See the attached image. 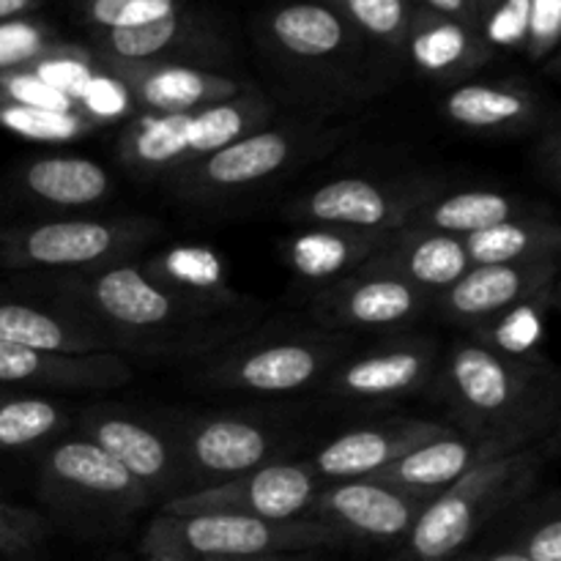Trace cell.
I'll return each instance as SVG.
<instances>
[{"label":"cell","instance_id":"cell-31","mask_svg":"<svg viewBox=\"0 0 561 561\" xmlns=\"http://www.w3.org/2000/svg\"><path fill=\"white\" fill-rule=\"evenodd\" d=\"M529 211L520 197L499 190H463V192H442L425 206L416 208L405 228L436 230V233L466 239L480 230L493 228L504 219L526 217Z\"/></svg>","mask_w":561,"mask_h":561},{"label":"cell","instance_id":"cell-5","mask_svg":"<svg viewBox=\"0 0 561 561\" xmlns=\"http://www.w3.org/2000/svg\"><path fill=\"white\" fill-rule=\"evenodd\" d=\"M162 225L151 217L42 219L0 228V268L88 272L126 263L146 250Z\"/></svg>","mask_w":561,"mask_h":561},{"label":"cell","instance_id":"cell-29","mask_svg":"<svg viewBox=\"0 0 561 561\" xmlns=\"http://www.w3.org/2000/svg\"><path fill=\"white\" fill-rule=\"evenodd\" d=\"M142 272L168 288L170 294L190 299L195 305L211 307L217 312H233L244 307V299L236 288H230L225 274L222 257L208 247L181 244L162 250L159 255L142 263Z\"/></svg>","mask_w":561,"mask_h":561},{"label":"cell","instance_id":"cell-51","mask_svg":"<svg viewBox=\"0 0 561 561\" xmlns=\"http://www.w3.org/2000/svg\"><path fill=\"white\" fill-rule=\"evenodd\" d=\"M389 561H409V559H403V557H398V559H389Z\"/></svg>","mask_w":561,"mask_h":561},{"label":"cell","instance_id":"cell-43","mask_svg":"<svg viewBox=\"0 0 561 561\" xmlns=\"http://www.w3.org/2000/svg\"><path fill=\"white\" fill-rule=\"evenodd\" d=\"M561 38V0H529L524 53L535 64L557 53Z\"/></svg>","mask_w":561,"mask_h":561},{"label":"cell","instance_id":"cell-39","mask_svg":"<svg viewBox=\"0 0 561 561\" xmlns=\"http://www.w3.org/2000/svg\"><path fill=\"white\" fill-rule=\"evenodd\" d=\"M529 0H477V31L488 47L524 49Z\"/></svg>","mask_w":561,"mask_h":561},{"label":"cell","instance_id":"cell-46","mask_svg":"<svg viewBox=\"0 0 561 561\" xmlns=\"http://www.w3.org/2000/svg\"><path fill=\"white\" fill-rule=\"evenodd\" d=\"M416 5L477 27V0H414Z\"/></svg>","mask_w":561,"mask_h":561},{"label":"cell","instance_id":"cell-33","mask_svg":"<svg viewBox=\"0 0 561 561\" xmlns=\"http://www.w3.org/2000/svg\"><path fill=\"white\" fill-rule=\"evenodd\" d=\"M559 288L546 290V294L526 299L520 305L510 307V310L499 312L491 321L474 327L477 343L485 348L496 351V354L513 356V359H542V345H546V327L548 316L557 307Z\"/></svg>","mask_w":561,"mask_h":561},{"label":"cell","instance_id":"cell-45","mask_svg":"<svg viewBox=\"0 0 561 561\" xmlns=\"http://www.w3.org/2000/svg\"><path fill=\"white\" fill-rule=\"evenodd\" d=\"M520 553L529 561H561V518L557 510L537 518L518 542Z\"/></svg>","mask_w":561,"mask_h":561},{"label":"cell","instance_id":"cell-9","mask_svg":"<svg viewBox=\"0 0 561 561\" xmlns=\"http://www.w3.org/2000/svg\"><path fill=\"white\" fill-rule=\"evenodd\" d=\"M442 192L444 184L431 175H398V179L348 175L294 197L285 206V214L305 225L389 233L405 228L411 214Z\"/></svg>","mask_w":561,"mask_h":561},{"label":"cell","instance_id":"cell-11","mask_svg":"<svg viewBox=\"0 0 561 561\" xmlns=\"http://www.w3.org/2000/svg\"><path fill=\"white\" fill-rule=\"evenodd\" d=\"M164 431L179 455L186 493L272 463L279 444L268 427L241 416H175Z\"/></svg>","mask_w":561,"mask_h":561},{"label":"cell","instance_id":"cell-15","mask_svg":"<svg viewBox=\"0 0 561 561\" xmlns=\"http://www.w3.org/2000/svg\"><path fill=\"white\" fill-rule=\"evenodd\" d=\"M431 305V296L411 285L376 272H356L318 288L310 312L323 332H370L398 329L420 318Z\"/></svg>","mask_w":561,"mask_h":561},{"label":"cell","instance_id":"cell-26","mask_svg":"<svg viewBox=\"0 0 561 561\" xmlns=\"http://www.w3.org/2000/svg\"><path fill=\"white\" fill-rule=\"evenodd\" d=\"M389 233L310 225L307 230L294 233L285 241V266L294 272L296 279H305V283L323 288V285L337 283L348 274L359 272L376 255L378 247L387 241Z\"/></svg>","mask_w":561,"mask_h":561},{"label":"cell","instance_id":"cell-48","mask_svg":"<svg viewBox=\"0 0 561 561\" xmlns=\"http://www.w3.org/2000/svg\"><path fill=\"white\" fill-rule=\"evenodd\" d=\"M201 561H321V551L299 553H263V557H208Z\"/></svg>","mask_w":561,"mask_h":561},{"label":"cell","instance_id":"cell-41","mask_svg":"<svg viewBox=\"0 0 561 561\" xmlns=\"http://www.w3.org/2000/svg\"><path fill=\"white\" fill-rule=\"evenodd\" d=\"M77 107H80L88 118L96 121L99 126H104L124 118L126 113H131L135 104H131L129 93H126V88L121 85L115 77L96 69V75L88 80V85L82 88V93L77 96Z\"/></svg>","mask_w":561,"mask_h":561},{"label":"cell","instance_id":"cell-17","mask_svg":"<svg viewBox=\"0 0 561 561\" xmlns=\"http://www.w3.org/2000/svg\"><path fill=\"white\" fill-rule=\"evenodd\" d=\"M431 499L376 480L329 482L312 499L305 518H318L348 540H405Z\"/></svg>","mask_w":561,"mask_h":561},{"label":"cell","instance_id":"cell-18","mask_svg":"<svg viewBox=\"0 0 561 561\" xmlns=\"http://www.w3.org/2000/svg\"><path fill=\"white\" fill-rule=\"evenodd\" d=\"M449 431L453 427L433 420H420V416H394V420L373 422V425L340 433L327 447L318 449L310 466L321 482L367 480L403 455L414 453L422 444L447 436Z\"/></svg>","mask_w":561,"mask_h":561},{"label":"cell","instance_id":"cell-30","mask_svg":"<svg viewBox=\"0 0 561 561\" xmlns=\"http://www.w3.org/2000/svg\"><path fill=\"white\" fill-rule=\"evenodd\" d=\"M16 186L33 203L85 208L110 195V173L85 157H38L16 170Z\"/></svg>","mask_w":561,"mask_h":561},{"label":"cell","instance_id":"cell-7","mask_svg":"<svg viewBox=\"0 0 561 561\" xmlns=\"http://www.w3.org/2000/svg\"><path fill=\"white\" fill-rule=\"evenodd\" d=\"M321 146L323 129L318 126H263L175 170L168 179L181 201L211 206L268 184L305 157L318 153Z\"/></svg>","mask_w":561,"mask_h":561},{"label":"cell","instance_id":"cell-40","mask_svg":"<svg viewBox=\"0 0 561 561\" xmlns=\"http://www.w3.org/2000/svg\"><path fill=\"white\" fill-rule=\"evenodd\" d=\"M49 535L47 518L36 510L16 507L0 499V557L25 559L44 546Z\"/></svg>","mask_w":561,"mask_h":561},{"label":"cell","instance_id":"cell-42","mask_svg":"<svg viewBox=\"0 0 561 561\" xmlns=\"http://www.w3.org/2000/svg\"><path fill=\"white\" fill-rule=\"evenodd\" d=\"M0 102L27 104V107L44 110H80L75 99L55 91L53 85H47L42 77H36L27 69L0 71Z\"/></svg>","mask_w":561,"mask_h":561},{"label":"cell","instance_id":"cell-6","mask_svg":"<svg viewBox=\"0 0 561 561\" xmlns=\"http://www.w3.org/2000/svg\"><path fill=\"white\" fill-rule=\"evenodd\" d=\"M351 340L337 332L279 334L268 340H244L219 351L197 381L211 389L250 394H288L312 387L348 354Z\"/></svg>","mask_w":561,"mask_h":561},{"label":"cell","instance_id":"cell-12","mask_svg":"<svg viewBox=\"0 0 561 561\" xmlns=\"http://www.w3.org/2000/svg\"><path fill=\"white\" fill-rule=\"evenodd\" d=\"M170 520L181 542L197 559L323 551L351 542L343 531L318 518L268 520L252 515H186Z\"/></svg>","mask_w":561,"mask_h":561},{"label":"cell","instance_id":"cell-37","mask_svg":"<svg viewBox=\"0 0 561 561\" xmlns=\"http://www.w3.org/2000/svg\"><path fill=\"white\" fill-rule=\"evenodd\" d=\"M186 0H77V14L93 31H126L184 9Z\"/></svg>","mask_w":561,"mask_h":561},{"label":"cell","instance_id":"cell-34","mask_svg":"<svg viewBox=\"0 0 561 561\" xmlns=\"http://www.w3.org/2000/svg\"><path fill=\"white\" fill-rule=\"evenodd\" d=\"M71 416L44 394H0V453H20L69 427Z\"/></svg>","mask_w":561,"mask_h":561},{"label":"cell","instance_id":"cell-10","mask_svg":"<svg viewBox=\"0 0 561 561\" xmlns=\"http://www.w3.org/2000/svg\"><path fill=\"white\" fill-rule=\"evenodd\" d=\"M321 491V480L310 460H272L247 474L219 485L181 493L162 502V515H252V518L290 520L305 518L312 499Z\"/></svg>","mask_w":561,"mask_h":561},{"label":"cell","instance_id":"cell-2","mask_svg":"<svg viewBox=\"0 0 561 561\" xmlns=\"http://www.w3.org/2000/svg\"><path fill=\"white\" fill-rule=\"evenodd\" d=\"M436 376L463 436L529 447L557 416V376L542 359H513L463 340Z\"/></svg>","mask_w":561,"mask_h":561},{"label":"cell","instance_id":"cell-19","mask_svg":"<svg viewBox=\"0 0 561 561\" xmlns=\"http://www.w3.org/2000/svg\"><path fill=\"white\" fill-rule=\"evenodd\" d=\"M559 257L531 263H502V266H469V272L438 294L444 318L463 327H480L499 312L526 299L559 288Z\"/></svg>","mask_w":561,"mask_h":561},{"label":"cell","instance_id":"cell-16","mask_svg":"<svg viewBox=\"0 0 561 561\" xmlns=\"http://www.w3.org/2000/svg\"><path fill=\"white\" fill-rule=\"evenodd\" d=\"M438 370V348L427 337H398L367 354L340 359L327 376V394L345 403H389L420 392Z\"/></svg>","mask_w":561,"mask_h":561},{"label":"cell","instance_id":"cell-38","mask_svg":"<svg viewBox=\"0 0 561 561\" xmlns=\"http://www.w3.org/2000/svg\"><path fill=\"white\" fill-rule=\"evenodd\" d=\"M64 44L47 22L36 16H16L0 22V71L27 69Z\"/></svg>","mask_w":561,"mask_h":561},{"label":"cell","instance_id":"cell-44","mask_svg":"<svg viewBox=\"0 0 561 561\" xmlns=\"http://www.w3.org/2000/svg\"><path fill=\"white\" fill-rule=\"evenodd\" d=\"M142 557L146 561H201L181 542L173 520L162 513L148 524L142 535Z\"/></svg>","mask_w":561,"mask_h":561},{"label":"cell","instance_id":"cell-1","mask_svg":"<svg viewBox=\"0 0 561 561\" xmlns=\"http://www.w3.org/2000/svg\"><path fill=\"white\" fill-rule=\"evenodd\" d=\"M44 285L58 305L102 327L115 354L186 356L233 343L247 332L244 321H222V312L170 294L129 261L55 274Z\"/></svg>","mask_w":561,"mask_h":561},{"label":"cell","instance_id":"cell-8","mask_svg":"<svg viewBox=\"0 0 561 561\" xmlns=\"http://www.w3.org/2000/svg\"><path fill=\"white\" fill-rule=\"evenodd\" d=\"M38 493L49 507L93 520L129 518L151 504L146 488L88 438H64L42 458Z\"/></svg>","mask_w":561,"mask_h":561},{"label":"cell","instance_id":"cell-14","mask_svg":"<svg viewBox=\"0 0 561 561\" xmlns=\"http://www.w3.org/2000/svg\"><path fill=\"white\" fill-rule=\"evenodd\" d=\"M80 427L82 438L93 442L115 463L124 466L126 474L146 488L151 502L153 499L168 502L186 493L184 471L164 427L110 409L88 411L85 416H80Z\"/></svg>","mask_w":561,"mask_h":561},{"label":"cell","instance_id":"cell-21","mask_svg":"<svg viewBox=\"0 0 561 561\" xmlns=\"http://www.w3.org/2000/svg\"><path fill=\"white\" fill-rule=\"evenodd\" d=\"M131 381L121 354H44L0 340V387L55 389V392H102Z\"/></svg>","mask_w":561,"mask_h":561},{"label":"cell","instance_id":"cell-49","mask_svg":"<svg viewBox=\"0 0 561 561\" xmlns=\"http://www.w3.org/2000/svg\"><path fill=\"white\" fill-rule=\"evenodd\" d=\"M449 561H529V559L513 546V548H499V551H477V553L463 551Z\"/></svg>","mask_w":561,"mask_h":561},{"label":"cell","instance_id":"cell-32","mask_svg":"<svg viewBox=\"0 0 561 561\" xmlns=\"http://www.w3.org/2000/svg\"><path fill=\"white\" fill-rule=\"evenodd\" d=\"M471 266H502V263H531L561 255V228L557 219L526 214L504 219L493 228L463 239Z\"/></svg>","mask_w":561,"mask_h":561},{"label":"cell","instance_id":"cell-20","mask_svg":"<svg viewBox=\"0 0 561 561\" xmlns=\"http://www.w3.org/2000/svg\"><path fill=\"white\" fill-rule=\"evenodd\" d=\"M91 38L93 53L118 60H179V64L203 66L211 58H219L225 49L211 22L186 5L175 14L140 27L93 31Z\"/></svg>","mask_w":561,"mask_h":561},{"label":"cell","instance_id":"cell-27","mask_svg":"<svg viewBox=\"0 0 561 561\" xmlns=\"http://www.w3.org/2000/svg\"><path fill=\"white\" fill-rule=\"evenodd\" d=\"M268 44L290 60L323 64L356 47V31L321 0H299L274 9L263 22Z\"/></svg>","mask_w":561,"mask_h":561},{"label":"cell","instance_id":"cell-28","mask_svg":"<svg viewBox=\"0 0 561 561\" xmlns=\"http://www.w3.org/2000/svg\"><path fill=\"white\" fill-rule=\"evenodd\" d=\"M442 113L469 131H524L540 118V99L524 82H463L444 96Z\"/></svg>","mask_w":561,"mask_h":561},{"label":"cell","instance_id":"cell-50","mask_svg":"<svg viewBox=\"0 0 561 561\" xmlns=\"http://www.w3.org/2000/svg\"><path fill=\"white\" fill-rule=\"evenodd\" d=\"M42 5V0H0V22L31 16Z\"/></svg>","mask_w":561,"mask_h":561},{"label":"cell","instance_id":"cell-3","mask_svg":"<svg viewBox=\"0 0 561 561\" xmlns=\"http://www.w3.org/2000/svg\"><path fill=\"white\" fill-rule=\"evenodd\" d=\"M546 453L537 444L491 455L425 504L414 529L405 537L409 561H449L496 515L526 499L540 480Z\"/></svg>","mask_w":561,"mask_h":561},{"label":"cell","instance_id":"cell-47","mask_svg":"<svg viewBox=\"0 0 561 561\" xmlns=\"http://www.w3.org/2000/svg\"><path fill=\"white\" fill-rule=\"evenodd\" d=\"M559 151H561L559 126L551 124V126H548L546 140L540 142V162H542V170H546V175L553 181V184H559V173H561Z\"/></svg>","mask_w":561,"mask_h":561},{"label":"cell","instance_id":"cell-36","mask_svg":"<svg viewBox=\"0 0 561 561\" xmlns=\"http://www.w3.org/2000/svg\"><path fill=\"white\" fill-rule=\"evenodd\" d=\"M329 9L337 11L356 31V36H367L383 47L403 53L405 33L414 16V0H321Z\"/></svg>","mask_w":561,"mask_h":561},{"label":"cell","instance_id":"cell-35","mask_svg":"<svg viewBox=\"0 0 561 561\" xmlns=\"http://www.w3.org/2000/svg\"><path fill=\"white\" fill-rule=\"evenodd\" d=\"M0 129L31 142H75L102 126L88 118L82 110H44L0 102Z\"/></svg>","mask_w":561,"mask_h":561},{"label":"cell","instance_id":"cell-4","mask_svg":"<svg viewBox=\"0 0 561 561\" xmlns=\"http://www.w3.org/2000/svg\"><path fill=\"white\" fill-rule=\"evenodd\" d=\"M272 118L266 96L252 88L195 113H142L118 135L115 151L121 164L140 175H170L250 131L263 129Z\"/></svg>","mask_w":561,"mask_h":561},{"label":"cell","instance_id":"cell-13","mask_svg":"<svg viewBox=\"0 0 561 561\" xmlns=\"http://www.w3.org/2000/svg\"><path fill=\"white\" fill-rule=\"evenodd\" d=\"M96 55V66L121 82L131 104L142 113L179 115L195 113L208 104L225 102L247 91L244 82L219 75L211 66L179 60H118Z\"/></svg>","mask_w":561,"mask_h":561},{"label":"cell","instance_id":"cell-23","mask_svg":"<svg viewBox=\"0 0 561 561\" xmlns=\"http://www.w3.org/2000/svg\"><path fill=\"white\" fill-rule=\"evenodd\" d=\"M0 340L44 354H115L102 327L66 305L0 299Z\"/></svg>","mask_w":561,"mask_h":561},{"label":"cell","instance_id":"cell-22","mask_svg":"<svg viewBox=\"0 0 561 561\" xmlns=\"http://www.w3.org/2000/svg\"><path fill=\"white\" fill-rule=\"evenodd\" d=\"M463 239L436 230L400 228L387 236L362 272L389 274L425 296H438L469 272Z\"/></svg>","mask_w":561,"mask_h":561},{"label":"cell","instance_id":"cell-24","mask_svg":"<svg viewBox=\"0 0 561 561\" xmlns=\"http://www.w3.org/2000/svg\"><path fill=\"white\" fill-rule=\"evenodd\" d=\"M403 53L420 75L438 82L460 80L493 58V49L474 25L436 14L422 5H416L411 16Z\"/></svg>","mask_w":561,"mask_h":561},{"label":"cell","instance_id":"cell-25","mask_svg":"<svg viewBox=\"0 0 561 561\" xmlns=\"http://www.w3.org/2000/svg\"><path fill=\"white\" fill-rule=\"evenodd\" d=\"M510 449L520 447H510V444L502 442H480V438L449 431L447 436H438L433 442L422 444L414 453L403 455L392 466H387L378 474L367 477V480H376L383 482V485L400 488V491L416 493V496L433 499L444 488L453 485L460 474H466L471 466L480 463L482 458L510 453Z\"/></svg>","mask_w":561,"mask_h":561}]
</instances>
